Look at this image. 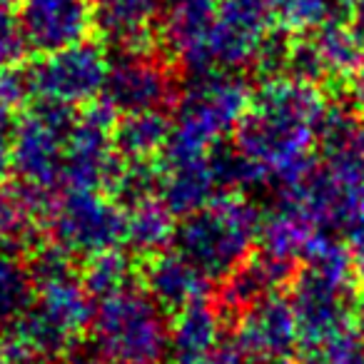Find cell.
I'll list each match as a JSON object with an SVG mask.
<instances>
[{
	"mask_svg": "<svg viewBox=\"0 0 364 364\" xmlns=\"http://www.w3.org/2000/svg\"><path fill=\"white\" fill-rule=\"evenodd\" d=\"M329 105L317 82L269 77L235 130V152L250 165L257 185L279 193L297 185L314 167L319 130Z\"/></svg>",
	"mask_w": 364,
	"mask_h": 364,
	"instance_id": "obj_1",
	"label": "cell"
},
{
	"mask_svg": "<svg viewBox=\"0 0 364 364\" xmlns=\"http://www.w3.org/2000/svg\"><path fill=\"white\" fill-rule=\"evenodd\" d=\"M73 259L55 242L33 250L31 274L36 294L6 339L13 364L58 357L92 327L95 297L73 269Z\"/></svg>",
	"mask_w": 364,
	"mask_h": 364,
	"instance_id": "obj_2",
	"label": "cell"
},
{
	"mask_svg": "<svg viewBox=\"0 0 364 364\" xmlns=\"http://www.w3.org/2000/svg\"><path fill=\"white\" fill-rule=\"evenodd\" d=\"M262 215L247 198L228 193L182 220L175 250L195 262L210 279H228L247 262L259 240Z\"/></svg>",
	"mask_w": 364,
	"mask_h": 364,
	"instance_id": "obj_3",
	"label": "cell"
},
{
	"mask_svg": "<svg viewBox=\"0 0 364 364\" xmlns=\"http://www.w3.org/2000/svg\"><path fill=\"white\" fill-rule=\"evenodd\" d=\"M252 100L237 73H200L182 90L172 117L165 155H210L235 135Z\"/></svg>",
	"mask_w": 364,
	"mask_h": 364,
	"instance_id": "obj_4",
	"label": "cell"
},
{
	"mask_svg": "<svg viewBox=\"0 0 364 364\" xmlns=\"http://www.w3.org/2000/svg\"><path fill=\"white\" fill-rule=\"evenodd\" d=\"M92 352L110 364H157L167 357L165 309L135 284L100 299L92 317Z\"/></svg>",
	"mask_w": 364,
	"mask_h": 364,
	"instance_id": "obj_5",
	"label": "cell"
},
{
	"mask_svg": "<svg viewBox=\"0 0 364 364\" xmlns=\"http://www.w3.org/2000/svg\"><path fill=\"white\" fill-rule=\"evenodd\" d=\"M48 232L70 257H95L125 242V208L102 190H65L50 205Z\"/></svg>",
	"mask_w": 364,
	"mask_h": 364,
	"instance_id": "obj_6",
	"label": "cell"
},
{
	"mask_svg": "<svg viewBox=\"0 0 364 364\" xmlns=\"http://www.w3.org/2000/svg\"><path fill=\"white\" fill-rule=\"evenodd\" d=\"M110 58L97 43H80L68 50L43 55L28 70L31 90L41 102L68 110L92 105L102 95L110 73Z\"/></svg>",
	"mask_w": 364,
	"mask_h": 364,
	"instance_id": "obj_7",
	"label": "cell"
},
{
	"mask_svg": "<svg viewBox=\"0 0 364 364\" xmlns=\"http://www.w3.org/2000/svg\"><path fill=\"white\" fill-rule=\"evenodd\" d=\"M75 120L73 110L41 102L13 127V170L36 190L63 185L65 142Z\"/></svg>",
	"mask_w": 364,
	"mask_h": 364,
	"instance_id": "obj_8",
	"label": "cell"
},
{
	"mask_svg": "<svg viewBox=\"0 0 364 364\" xmlns=\"http://www.w3.org/2000/svg\"><path fill=\"white\" fill-rule=\"evenodd\" d=\"M115 112L105 102H92L75 115L65 142L63 185L68 190H102L115 175L120 157L112 142Z\"/></svg>",
	"mask_w": 364,
	"mask_h": 364,
	"instance_id": "obj_9",
	"label": "cell"
},
{
	"mask_svg": "<svg viewBox=\"0 0 364 364\" xmlns=\"http://www.w3.org/2000/svg\"><path fill=\"white\" fill-rule=\"evenodd\" d=\"M175 97L170 68L150 50H120L110 63L102 102L115 115L162 110Z\"/></svg>",
	"mask_w": 364,
	"mask_h": 364,
	"instance_id": "obj_10",
	"label": "cell"
},
{
	"mask_svg": "<svg viewBox=\"0 0 364 364\" xmlns=\"http://www.w3.org/2000/svg\"><path fill=\"white\" fill-rule=\"evenodd\" d=\"M232 342L247 357V362H287L297 347H302L292 299L274 292L242 309Z\"/></svg>",
	"mask_w": 364,
	"mask_h": 364,
	"instance_id": "obj_11",
	"label": "cell"
},
{
	"mask_svg": "<svg viewBox=\"0 0 364 364\" xmlns=\"http://www.w3.org/2000/svg\"><path fill=\"white\" fill-rule=\"evenodd\" d=\"M16 16L28 48L41 55L80 46L97 28L92 0H16Z\"/></svg>",
	"mask_w": 364,
	"mask_h": 364,
	"instance_id": "obj_12",
	"label": "cell"
},
{
	"mask_svg": "<svg viewBox=\"0 0 364 364\" xmlns=\"http://www.w3.org/2000/svg\"><path fill=\"white\" fill-rule=\"evenodd\" d=\"M220 0H162L160 33L165 48L182 68L210 73V38Z\"/></svg>",
	"mask_w": 364,
	"mask_h": 364,
	"instance_id": "obj_13",
	"label": "cell"
},
{
	"mask_svg": "<svg viewBox=\"0 0 364 364\" xmlns=\"http://www.w3.org/2000/svg\"><path fill=\"white\" fill-rule=\"evenodd\" d=\"M157 198L172 210V215L188 218L203 210L223 190L215 167L213 152L210 155H162L157 165Z\"/></svg>",
	"mask_w": 364,
	"mask_h": 364,
	"instance_id": "obj_14",
	"label": "cell"
},
{
	"mask_svg": "<svg viewBox=\"0 0 364 364\" xmlns=\"http://www.w3.org/2000/svg\"><path fill=\"white\" fill-rule=\"evenodd\" d=\"M213 279L180 250H165L147 259L145 289L162 309L180 312L193 304L208 302Z\"/></svg>",
	"mask_w": 364,
	"mask_h": 364,
	"instance_id": "obj_15",
	"label": "cell"
},
{
	"mask_svg": "<svg viewBox=\"0 0 364 364\" xmlns=\"http://www.w3.org/2000/svg\"><path fill=\"white\" fill-rule=\"evenodd\" d=\"M225 342L223 309L200 302L175 312L167 334V359L172 364H213Z\"/></svg>",
	"mask_w": 364,
	"mask_h": 364,
	"instance_id": "obj_16",
	"label": "cell"
},
{
	"mask_svg": "<svg viewBox=\"0 0 364 364\" xmlns=\"http://www.w3.org/2000/svg\"><path fill=\"white\" fill-rule=\"evenodd\" d=\"M46 193L26 182L0 185V252L21 255L36 250L43 230H48Z\"/></svg>",
	"mask_w": 364,
	"mask_h": 364,
	"instance_id": "obj_17",
	"label": "cell"
},
{
	"mask_svg": "<svg viewBox=\"0 0 364 364\" xmlns=\"http://www.w3.org/2000/svg\"><path fill=\"white\" fill-rule=\"evenodd\" d=\"M160 6V0H97L95 23L120 50H147Z\"/></svg>",
	"mask_w": 364,
	"mask_h": 364,
	"instance_id": "obj_18",
	"label": "cell"
},
{
	"mask_svg": "<svg viewBox=\"0 0 364 364\" xmlns=\"http://www.w3.org/2000/svg\"><path fill=\"white\" fill-rule=\"evenodd\" d=\"M289 279H294V264L257 252V257L247 259L225 279L223 304L230 312H242L257 299L279 292Z\"/></svg>",
	"mask_w": 364,
	"mask_h": 364,
	"instance_id": "obj_19",
	"label": "cell"
},
{
	"mask_svg": "<svg viewBox=\"0 0 364 364\" xmlns=\"http://www.w3.org/2000/svg\"><path fill=\"white\" fill-rule=\"evenodd\" d=\"M322 235L297 208L289 203L279 200L274 210H269L262 218V228H259V252L269 255L274 259H282L287 264H294L297 259L304 257L307 247L312 240Z\"/></svg>",
	"mask_w": 364,
	"mask_h": 364,
	"instance_id": "obj_20",
	"label": "cell"
},
{
	"mask_svg": "<svg viewBox=\"0 0 364 364\" xmlns=\"http://www.w3.org/2000/svg\"><path fill=\"white\" fill-rule=\"evenodd\" d=\"M322 80H352L364 55V36L359 26L347 21H329L309 33Z\"/></svg>",
	"mask_w": 364,
	"mask_h": 364,
	"instance_id": "obj_21",
	"label": "cell"
},
{
	"mask_svg": "<svg viewBox=\"0 0 364 364\" xmlns=\"http://www.w3.org/2000/svg\"><path fill=\"white\" fill-rule=\"evenodd\" d=\"M175 215L157 195L125 208V245L130 252L155 257L175 242Z\"/></svg>",
	"mask_w": 364,
	"mask_h": 364,
	"instance_id": "obj_22",
	"label": "cell"
},
{
	"mask_svg": "<svg viewBox=\"0 0 364 364\" xmlns=\"http://www.w3.org/2000/svg\"><path fill=\"white\" fill-rule=\"evenodd\" d=\"M172 120H167L162 110L122 115L112 130L117 157L122 162H155L160 155H165Z\"/></svg>",
	"mask_w": 364,
	"mask_h": 364,
	"instance_id": "obj_23",
	"label": "cell"
},
{
	"mask_svg": "<svg viewBox=\"0 0 364 364\" xmlns=\"http://www.w3.org/2000/svg\"><path fill=\"white\" fill-rule=\"evenodd\" d=\"M36 294L31 267L18 255L0 252V329H11L28 312Z\"/></svg>",
	"mask_w": 364,
	"mask_h": 364,
	"instance_id": "obj_24",
	"label": "cell"
},
{
	"mask_svg": "<svg viewBox=\"0 0 364 364\" xmlns=\"http://www.w3.org/2000/svg\"><path fill=\"white\" fill-rule=\"evenodd\" d=\"M80 277L85 282V287L90 289L92 297L100 302V299L110 297V294H117L122 289L132 287L135 264H132L130 255H125L120 247H115L87 259Z\"/></svg>",
	"mask_w": 364,
	"mask_h": 364,
	"instance_id": "obj_25",
	"label": "cell"
},
{
	"mask_svg": "<svg viewBox=\"0 0 364 364\" xmlns=\"http://www.w3.org/2000/svg\"><path fill=\"white\" fill-rule=\"evenodd\" d=\"M302 364H364V337L349 327L322 342L302 344Z\"/></svg>",
	"mask_w": 364,
	"mask_h": 364,
	"instance_id": "obj_26",
	"label": "cell"
},
{
	"mask_svg": "<svg viewBox=\"0 0 364 364\" xmlns=\"http://www.w3.org/2000/svg\"><path fill=\"white\" fill-rule=\"evenodd\" d=\"M28 50L31 48L26 43L16 11H11V6H0V70L21 68Z\"/></svg>",
	"mask_w": 364,
	"mask_h": 364,
	"instance_id": "obj_27",
	"label": "cell"
},
{
	"mask_svg": "<svg viewBox=\"0 0 364 364\" xmlns=\"http://www.w3.org/2000/svg\"><path fill=\"white\" fill-rule=\"evenodd\" d=\"M13 112L0 100V185L13 167Z\"/></svg>",
	"mask_w": 364,
	"mask_h": 364,
	"instance_id": "obj_28",
	"label": "cell"
},
{
	"mask_svg": "<svg viewBox=\"0 0 364 364\" xmlns=\"http://www.w3.org/2000/svg\"><path fill=\"white\" fill-rule=\"evenodd\" d=\"M349 232V255H352V264H354V274L359 279H364V203L359 205L357 215L352 218L347 228Z\"/></svg>",
	"mask_w": 364,
	"mask_h": 364,
	"instance_id": "obj_29",
	"label": "cell"
},
{
	"mask_svg": "<svg viewBox=\"0 0 364 364\" xmlns=\"http://www.w3.org/2000/svg\"><path fill=\"white\" fill-rule=\"evenodd\" d=\"M352 100H354V107L364 115V55L352 75Z\"/></svg>",
	"mask_w": 364,
	"mask_h": 364,
	"instance_id": "obj_30",
	"label": "cell"
},
{
	"mask_svg": "<svg viewBox=\"0 0 364 364\" xmlns=\"http://www.w3.org/2000/svg\"><path fill=\"white\" fill-rule=\"evenodd\" d=\"M352 324L359 332V337H364V292H359L354 297V309H352Z\"/></svg>",
	"mask_w": 364,
	"mask_h": 364,
	"instance_id": "obj_31",
	"label": "cell"
},
{
	"mask_svg": "<svg viewBox=\"0 0 364 364\" xmlns=\"http://www.w3.org/2000/svg\"><path fill=\"white\" fill-rule=\"evenodd\" d=\"M352 13L359 18V26H364V0H352Z\"/></svg>",
	"mask_w": 364,
	"mask_h": 364,
	"instance_id": "obj_32",
	"label": "cell"
},
{
	"mask_svg": "<svg viewBox=\"0 0 364 364\" xmlns=\"http://www.w3.org/2000/svg\"><path fill=\"white\" fill-rule=\"evenodd\" d=\"M31 364H82V362H70V359H60V357H50V359H36Z\"/></svg>",
	"mask_w": 364,
	"mask_h": 364,
	"instance_id": "obj_33",
	"label": "cell"
},
{
	"mask_svg": "<svg viewBox=\"0 0 364 364\" xmlns=\"http://www.w3.org/2000/svg\"><path fill=\"white\" fill-rule=\"evenodd\" d=\"M0 364H13V362H11V354H8L6 339H0Z\"/></svg>",
	"mask_w": 364,
	"mask_h": 364,
	"instance_id": "obj_34",
	"label": "cell"
},
{
	"mask_svg": "<svg viewBox=\"0 0 364 364\" xmlns=\"http://www.w3.org/2000/svg\"><path fill=\"white\" fill-rule=\"evenodd\" d=\"M13 0H0V6H11Z\"/></svg>",
	"mask_w": 364,
	"mask_h": 364,
	"instance_id": "obj_35",
	"label": "cell"
},
{
	"mask_svg": "<svg viewBox=\"0 0 364 364\" xmlns=\"http://www.w3.org/2000/svg\"><path fill=\"white\" fill-rule=\"evenodd\" d=\"M279 364H287V362H279Z\"/></svg>",
	"mask_w": 364,
	"mask_h": 364,
	"instance_id": "obj_36",
	"label": "cell"
}]
</instances>
